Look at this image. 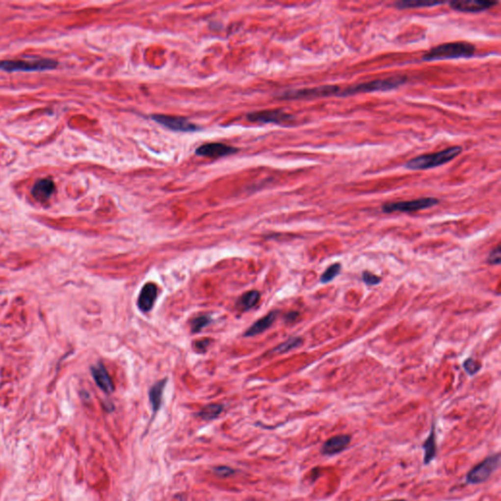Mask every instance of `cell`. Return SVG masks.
<instances>
[{"mask_svg": "<svg viewBox=\"0 0 501 501\" xmlns=\"http://www.w3.org/2000/svg\"><path fill=\"white\" fill-rule=\"evenodd\" d=\"M476 52L474 44L468 41H454L440 44L430 49L424 56L423 60L426 62L459 59V58H470L473 57Z\"/></svg>", "mask_w": 501, "mask_h": 501, "instance_id": "obj_1", "label": "cell"}, {"mask_svg": "<svg viewBox=\"0 0 501 501\" xmlns=\"http://www.w3.org/2000/svg\"><path fill=\"white\" fill-rule=\"evenodd\" d=\"M461 152V146H452L440 152L424 154L413 158L405 164V167L411 170H424L440 167L455 159Z\"/></svg>", "mask_w": 501, "mask_h": 501, "instance_id": "obj_2", "label": "cell"}, {"mask_svg": "<svg viewBox=\"0 0 501 501\" xmlns=\"http://www.w3.org/2000/svg\"><path fill=\"white\" fill-rule=\"evenodd\" d=\"M407 81L406 77H394L385 79H376L371 81H366L358 84H354L351 86H347L344 88H341V92L339 97H346L351 95H356L360 93H371V92H379V91H388L392 89H396L400 85L404 84Z\"/></svg>", "mask_w": 501, "mask_h": 501, "instance_id": "obj_3", "label": "cell"}, {"mask_svg": "<svg viewBox=\"0 0 501 501\" xmlns=\"http://www.w3.org/2000/svg\"><path fill=\"white\" fill-rule=\"evenodd\" d=\"M58 63L52 59L37 58L35 60H2L0 61V69L6 72H32V71H44L52 70L57 67Z\"/></svg>", "mask_w": 501, "mask_h": 501, "instance_id": "obj_4", "label": "cell"}, {"mask_svg": "<svg viewBox=\"0 0 501 501\" xmlns=\"http://www.w3.org/2000/svg\"><path fill=\"white\" fill-rule=\"evenodd\" d=\"M340 86L338 85H322L311 88L293 89L288 90L281 94L282 99L297 100V99H313V98H324V97H339Z\"/></svg>", "mask_w": 501, "mask_h": 501, "instance_id": "obj_5", "label": "cell"}, {"mask_svg": "<svg viewBox=\"0 0 501 501\" xmlns=\"http://www.w3.org/2000/svg\"><path fill=\"white\" fill-rule=\"evenodd\" d=\"M500 462L501 455L499 453L490 455L468 472L466 476L467 483L471 485H477L486 482L499 468Z\"/></svg>", "mask_w": 501, "mask_h": 501, "instance_id": "obj_6", "label": "cell"}, {"mask_svg": "<svg viewBox=\"0 0 501 501\" xmlns=\"http://www.w3.org/2000/svg\"><path fill=\"white\" fill-rule=\"evenodd\" d=\"M439 200L433 197L419 198L411 201H402L396 203H388L382 207V211L387 213L391 212H413L435 207L439 204Z\"/></svg>", "mask_w": 501, "mask_h": 501, "instance_id": "obj_7", "label": "cell"}, {"mask_svg": "<svg viewBox=\"0 0 501 501\" xmlns=\"http://www.w3.org/2000/svg\"><path fill=\"white\" fill-rule=\"evenodd\" d=\"M249 121L254 123L263 124H277L285 125L290 124L295 120V117L282 111V110H268L253 112L247 115Z\"/></svg>", "mask_w": 501, "mask_h": 501, "instance_id": "obj_8", "label": "cell"}, {"mask_svg": "<svg viewBox=\"0 0 501 501\" xmlns=\"http://www.w3.org/2000/svg\"><path fill=\"white\" fill-rule=\"evenodd\" d=\"M152 120L174 132H193L199 131V127L191 123L189 120L181 117H172L167 115H152Z\"/></svg>", "mask_w": 501, "mask_h": 501, "instance_id": "obj_9", "label": "cell"}, {"mask_svg": "<svg viewBox=\"0 0 501 501\" xmlns=\"http://www.w3.org/2000/svg\"><path fill=\"white\" fill-rule=\"evenodd\" d=\"M237 151H238L237 148H234L223 143H207L196 149V155L216 159L234 154Z\"/></svg>", "mask_w": 501, "mask_h": 501, "instance_id": "obj_10", "label": "cell"}, {"mask_svg": "<svg viewBox=\"0 0 501 501\" xmlns=\"http://www.w3.org/2000/svg\"><path fill=\"white\" fill-rule=\"evenodd\" d=\"M498 4L496 1H452L449 2L451 9L464 13H479L486 11Z\"/></svg>", "mask_w": 501, "mask_h": 501, "instance_id": "obj_11", "label": "cell"}, {"mask_svg": "<svg viewBox=\"0 0 501 501\" xmlns=\"http://www.w3.org/2000/svg\"><path fill=\"white\" fill-rule=\"evenodd\" d=\"M351 438L349 435H338L328 439L321 449L323 455L332 456L343 451L350 444Z\"/></svg>", "mask_w": 501, "mask_h": 501, "instance_id": "obj_12", "label": "cell"}, {"mask_svg": "<svg viewBox=\"0 0 501 501\" xmlns=\"http://www.w3.org/2000/svg\"><path fill=\"white\" fill-rule=\"evenodd\" d=\"M158 296V288L153 283H147L143 286L142 290L140 291L137 305L138 308L145 313H148L152 310L155 301Z\"/></svg>", "mask_w": 501, "mask_h": 501, "instance_id": "obj_13", "label": "cell"}, {"mask_svg": "<svg viewBox=\"0 0 501 501\" xmlns=\"http://www.w3.org/2000/svg\"><path fill=\"white\" fill-rule=\"evenodd\" d=\"M91 373H92V376L97 384V386L103 391L105 392L106 394H110L114 391V384L112 382V379L111 377L109 376L107 370L105 369V367L101 364V363H98L94 366L91 367Z\"/></svg>", "mask_w": 501, "mask_h": 501, "instance_id": "obj_14", "label": "cell"}, {"mask_svg": "<svg viewBox=\"0 0 501 501\" xmlns=\"http://www.w3.org/2000/svg\"><path fill=\"white\" fill-rule=\"evenodd\" d=\"M55 191L54 182L51 179L43 178L38 180L31 189V195L39 202L47 201Z\"/></svg>", "mask_w": 501, "mask_h": 501, "instance_id": "obj_15", "label": "cell"}, {"mask_svg": "<svg viewBox=\"0 0 501 501\" xmlns=\"http://www.w3.org/2000/svg\"><path fill=\"white\" fill-rule=\"evenodd\" d=\"M277 312H271L269 313L267 316H265L264 317H263L262 319L258 320L257 322H255L246 332L245 336L246 337H253V336H256V335L261 334L263 332H264L266 329H268L272 323L275 321L276 319V316H277Z\"/></svg>", "mask_w": 501, "mask_h": 501, "instance_id": "obj_16", "label": "cell"}, {"mask_svg": "<svg viewBox=\"0 0 501 501\" xmlns=\"http://www.w3.org/2000/svg\"><path fill=\"white\" fill-rule=\"evenodd\" d=\"M166 384H167L166 379L161 380V381L157 382L155 385H153L149 391V399H150L153 411L155 413L160 409V407L162 405V398H163V394H164Z\"/></svg>", "mask_w": 501, "mask_h": 501, "instance_id": "obj_17", "label": "cell"}, {"mask_svg": "<svg viewBox=\"0 0 501 501\" xmlns=\"http://www.w3.org/2000/svg\"><path fill=\"white\" fill-rule=\"evenodd\" d=\"M425 454H424V463L429 464L437 454V443H436V433H435V425L433 424L431 432L423 444V447Z\"/></svg>", "mask_w": 501, "mask_h": 501, "instance_id": "obj_18", "label": "cell"}, {"mask_svg": "<svg viewBox=\"0 0 501 501\" xmlns=\"http://www.w3.org/2000/svg\"><path fill=\"white\" fill-rule=\"evenodd\" d=\"M223 410V406L221 404H216V403H211V404H208L206 405L199 413H198V416L200 418H202L203 420H213L215 419L216 417L219 416V414L222 412Z\"/></svg>", "mask_w": 501, "mask_h": 501, "instance_id": "obj_19", "label": "cell"}, {"mask_svg": "<svg viewBox=\"0 0 501 501\" xmlns=\"http://www.w3.org/2000/svg\"><path fill=\"white\" fill-rule=\"evenodd\" d=\"M261 295L258 291H249L241 297L239 304L244 310H250L258 304Z\"/></svg>", "mask_w": 501, "mask_h": 501, "instance_id": "obj_20", "label": "cell"}, {"mask_svg": "<svg viewBox=\"0 0 501 501\" xmlns=\"http://www.w3.org/2000/svg\"><path fill=\"white\" fill-rule=\"evenodd\" d=\"M445 4V2H422V1H398L395 3V6L397 9H411V8H423V7H432L437 5Z\"/></svg>", "mask_w": 501, "mask_h": 501, "instance_id": "obj_21", "label": "cell"}, {"mask_svg": "<svg viewBox=\"0 0 501 501\" xmlns=\"http://www.w3.org/2000/svg\"><path fill=\"white\" fill-rule=\"evenodd\" d=\"M302 343H303V340L301 338H297V337L296 338H291L288 341H286L285 343H283L280 345H278L277 347H275L273 349V352L284 353V352H287V351H289L291 349L299 347Z\"/></svg>", "mask_w": 501, "mask_h": 501, "instance_id": "obj_22", "label": "cell"}, {"mask_svg": "<svg viewBox=\"0 0 501 501\" xmlns=\"http://www.w3.org/2000/svg\"><path fill=\"white\" fill-rule=\"evenodd\" d=\"M341 269H342V264H334L332 265H330L325 271L324 273L321 275L320 277V281L324 284L326 283H329L331 282L335 277L337 275H339V273L341 272Z\"/></svg>", "mask_w": 501, "mask_h": 501, "instance_id": "obj_23", "label": "cell"}, {"mask_svg": "<svg viewBox=\"0 0 501 501\" xmlns=\"http://www.w3.org/2000/svg\"><path fill=\"white\" fill-rule=\"evenodd\" d=\"M211 319L209 316H200L194 318L191 322V330L193 333H198L211 323Z\"/></svg>", "mask_w": 501, "mask_h": 501, "instance_id": "obj_24", "label": "cell"}, {"mask_svg": "<svg viewBox=\"0 0 501 501\" xmlns=\"http://www.w3.org/2000/svg\"><path fill=\"white\" fill-rule=\"evenodd\" d=\"M463 367L469 375H475L481 369V364L473 358H468L464 361Z\"/></svg>", "mask_w": 501, "mask_h": 501, "instance_id": "obj_25", "label": "cell"}, {"mask_svg": "<svg viewBox=\"0 0 501 501\" xmlns=\"http://www.w3.org/2000/svg\"><path fill=\"white\" fill-rule=\"evenodd\" d=\"M362 280L364 281V283L368 286H374V285H378L382 280H381V277L369 272V271H364L362 273Z\"/></svg>", "mask_w": 501, "mask_h": 501, "instance_id": "obj_26", "label": "cell"}, {"mask_svg": "<svg viewBox=\"0 0 501 501\" xmlns=\"http://www.w3.org/2000/svg\"><path fill=\"white\" fill-rule=\"evenodd\" d=\"M213 472L214 474H216L218 477H228L232 474H234L236 471L230 467H227V466H218V467H215L213 469Z\"/></svg>", "mask_w": 501, "mask_h": 501, "instance_id": "obj_27", "label": "cell"}, {"mask_svg": "<svg viewBox=\"0 0 501 501\" xmlns=\"http://www.w3.org/2000/svg\"><path fill=\"white\" fill-rule=\"evenodd\" d=\"M501 247L498 246L495 250L491 252V255L489 257V262L494 264H499L501 263Z\"/></svg>", "mask_w": 501, "mask_h": 501, "instance_id": "obj_28", "label": "cell"}, {"mask_svg": "<svg viewBox=\"0 0 501 501\" xmlns=\"http://www.w3.org/2000/svg\"><path fill=\"white\" fill-rule=\"evenodd\" d=\"M208 344H209L208 340H202L196 343V348H198L199 351H204L207 348Z\"/></svg>", "mask_w": 501, "mask_h": 501, "instance_id": "obj_29", "label": "cell"}, {"mask_svg": "<svg viewBox=\"0 0 501 501\" xmlns=\"http://www.w3.org/2000/svg\"><path fill=\"white\" fill-rule=\"evenodd\" d=\"M404 501V500H395V501Z\"/></svg>", "mask_w": 501, "mask_h": 501, "instance_id": "obj_30", "label": "cell"}]
</instances>
